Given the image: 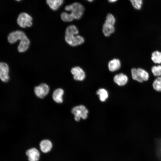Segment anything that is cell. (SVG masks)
<instances>
[{"instance_id": "1", "label": "cell", "mask_w": 161, "mask_h": 161, "mask_svg": "<svg viewBox=\"0 0 161 161\" xmlns=\"http://www.w3.org/2000/svg\"><path fill=\"white\" fill-rule=\"evenodd\" d=\"M7 39L8 42L11 44L14 43L18 40H20L18 47L19 52H25L29 47L30 41L25 33L21 31L17 30L10 33Z\"/></svg>"}, {"instance_id": "2", "label": "cell", "mask_w": 161, "mask_h": 161, "mask_svg": "<svg viewBox=\"0 0 161 161\" xmlns=\"http://www.w3.org/2000/svg\"><path fill=\"white\" fill-rule=\"evenodd\" d=\"M66 11H70L74 19H79L83 16L84 8L83 6L78 2H74L66 5L65 7Z\"/></svg>"}, {"instance_id": "3", "label": "cell", "mask_w": 161, "mask_h": 161, "mask_svg": "<svg viewBox=\"0 0 161 161\" xmlns=\"http://www.w3.org/2000/svg\"><path fill=\"white\" fill-rule=\"evenodd\" d=\"M71 112L75 116V120L77 121H79L80 118L83 119L87 118L88 111L84 106L80 105L72 108Z\"/></svg>"}, {"instance_id": "4", "label": "cell", "mask_w": 161, "mask_h": 161, "mask_svg": "<svg viewBox=\"0 0 161 161\" xmlns=\"http://www.w3.org/2000/svg\"><path fill=\"white\" fill-rule=\"evenodd\" d=\"M32 17L26 13H20L17 19V23L21 27H30L32 25Z\"/></svg>"}, {"instance_id": "5", "label": "cell", "mask_w": 161, "mask_h": 161, "mask_svg": "<svg viewBox=\"0 0 161 161\" xmlns=\"http://www.w3.org/2000/svg\"><path fill=\"white\" fill-rule=\"evenodd\" d=\"M65 39L67 44L71 46L75 47L82 44L84 42L83 38L79 35H66Z\"/></svg>"}, {"instance_id": "6", "label": "cell", "mask_w": 161, "mask_h": 161, "mask_svg": "<svg viewBox=\"0 0 161 161\" xmlns=\"http://www.w3.org/2000/svg\"><path fill=\"white\" fill-rule=\"evenodd\" d=\"M49 90V86L45 83H42L34 88L35 95L40 98H43L48 93Z\"/></svg>"}, {"instance_id": "7", "label": "cell", "mask_w": 161, "mask_h": 161, "mask_svg": "<svg viewBox=\"0 0 161 161\" xmlns=\"http://www.w3.org/2000/svg\"><path fill=\"white\" fill-rule=\"evenodd\" d=\"M9 68L5 63L1 62L0 64V78L3 82H6L9 80Z\"/></svg>"}, {"instance_id": "8", "label": "cell", "mask_w": 161, "mask_h": 161, "mask_svg": "<svg viewBox=\"0 0 161 161\" xmlns=\"http://www.w3.org/2000/svg\"><path fill=\"white\" fill-rule=\"evenodd\" d=\"M73 75L74 79L77 80L82 81L85 77V74L83 69L80 67L76 66L72 68L71 70Z\"/></svg>"}, {"instance_id": "9", "label": "cell", "mask_w": 161, "mask_h": 161, "mask_svg": "<svg viewBox=\"0 0 161 161\" xmlns=\"http://www.w3.org/2000/svg\"><path fill=\"white\" fill-rule=\"evenodd\" d=\"M114 82L120 86L126 85L129 81L128 76L124 73L121 72L117 74L113 78Z\"/></svg>"}, {"instance_id": "10", "label": "cell", "mask_w": 161, "mask_h": 161, "mask_svg": "<svg viewBox=\"0 0 161 161\" xmlns=\"http://www.w3.org/2000/svg\"><path fill=\"white\" fill-rule=\"evenodd\" d=\"M26 154L28 157L29 161H38L40 157V153L38 150L35 148H32L28 150Z\"/></svg>"}, {"instance_id": "11", "label": "cell", "mask_w": 161, "mask_h": 161, "mask_svg": "<svg viewBox=\"0 0 161 161\" xmlns=\"http://www.w3.org/2000/svg\"><path fill=\"white\" fill-rule=\"evenodd\" d=\"M121 66V62L118 58H114L110 61L108 64L109 70L111 72H114L120 70Z\"/></svg>"}, {"instance_id": "12", "label": "cell", "mask_w": 161, "mask_h": 161, "mask_svg": "<svg viewBox=\"0 0 161 161\" xmlns=\"http://www.w3.org/2000/svg\"><path fill=\"white\" fill-rule=\"evenodd\" d=\"M64 90L61 88H58L53 92L52 97L53 100L58 103H61L63 102V95L64 94Z\"/></svg>"}, {"instance_id": "13", "label": "cell", "mask_w": 161, "mask_h": 161, "mask_svg": "<svg viewBox=\"0 0 161 161\" xmlns=\"http://www.w3.org/2000/svg\"><path fill=\"white\" fill-rule=\"evenodd\" d=\"M115 29L114 25L105 22L103 26L102 31L104 35L106 37L109 36L114 33Z\"/></svg>"}, {"instance_id": "14", "label": "cell", "mask_w": 161, "mask_h": 161, "mask_svg": "<svg viewBox=\"0 0 161 161\" xmlns=\"http://www.w3.org/2000/svg\"><path fill=\"white\" fill-rule=\"evenodd\" d=\"M40 147L42 152L46 153L50 151L52 147V144L49 140H44L41 142Z\"/></svg>"}, {"instance_id": "15", "label": "cell", "mask_w": 161, "mask_h": 161, "mask_svg": "<svg viewBox=\"0 0 161 161\" xmlns=\"http://www.w3.org/2000/svg\"><path fill=\"white\" fill-rule=\"evenodd\" d=\"M151 59L156 64H161V52L155 51L151 54Z\"/></svg>"}, {"instance_id": "16", "label": "cell", "mask_w": 161, "mask_h": 161, "mask_svg": "<svg viewBox=\"0 0 161 161\" xmlns=\"http://www.w3.org/2000/svg\"><path fill=\"white\" fill-rule=\"evenodd\" d=\"M131 77L132 79L139 83H142L143 81L141 78L137 69L133 68L131 70Z\"/></svg>"}, {"instance_id": "17", "label": "cell", "mask_w": 161, "mask_h": 161, "mask_svg": "<svg viewBox=\"0 0 161 161\" xmlns=\"http://www.w3.org/2000/svg\"><path fill=\"white\" fill-rule=\"evenodd\" d=\"M96 94L99 95L100 100L102 102L105 101L108 97L107 91L103 88L99 89L97 91Z\"/></svg>"}, {"instance_id": "18", "label": "cell", "mask_w": 161, "mask_h": 161, "mask_svg": "<svg viewBox=\"0 0 161 161\" xmlns=\"http://www.w3.org/2000/svg\"><path fill=\"white\" fill-rule=\"evenodd\" d=\"M47 4L52 10H57L61 5L58 0H46Z\"/></svg>"}, {"instance_id": "19", "label": "cell", "mask_w": 161, "mask_h": 161, "mask_svg": "<svg viewBox=\"0 0 161 161\" xmlns=\"http://www.w3.org/2000/svg\"><path fill=\"white\" fill-rule=\"evenodd\" d=\"M79 31L77 27L74 25H70L68 27L65 31L66 35H78Z\"/></svg>"}, {"instance_id": "20", "label": "cell", "mask_w": 161, "mask_h": 161, "mask_svg": "<svg viewBox=\"0 0 161 161\" xmlns=\"http://www.w3.org/2000/svg\"><path fill=\"white\" fill-rule=\"evenodd\" d=\"M152 86L155 91L161 92V76L156 78L152 83Z\"/></svg>"}, {"instance_id": "21", "label": "cell", "mask_w": 161, "mask_h": 161, "mask_svg": "<svg viewBox=\"0 0 161 161\" xmlns=\"http://www.w3.org/2000/svg\"><path fill=\"white\" fill-rule=\"evenodd\" d=\"M138 72L143 82L148 80L149 78V74L145 69L140 68L137 69Z\"/></svg>"}, {"instance_id": "22", "label": "cell", "mask_w": 161, "mask_h": 161, "mask_svg": "<svg viewBox=\"0 0 161 161\" xmlns=\"http://www.w3.org/2000/svg\"><path fill=\"white\" fill-rule=\"evenodd\" d=\"M151 71L155 77L161 76V64H156L153 66L151 68Z\"/></svg>"}, {"instance_id": "23", "label": "cell", "mask_w": 161, "mask_h": 161, "mask_svg": "<svg viewBox=\"0 0 161 161\" xmlns=\"http://www.w3.org/2000/svg\"><path fill=\"white\" fill-rule=\"evenodd\" d=\"M61 17L62 20L64 22H71L74 19L70 13L69 14L65 12H63L61 13Z\"/></svg>"}, {"instance_id": "24", "label": "cell", "mask_w": 161, "mask_h": 161, "mask_svg": "<svg viewBox=\"0 0 161 161\" xmlns=\"http://www.w3.org/2000/svg\"><path fill=\"white\" fill-rule=\"evenodd\" d=\"M156 154L158 158L161 161V138L156 141Z\"/></svg>"}, {"instance_id": "25", "label": "cell", "mask_w": 161, "mask_h": 161, "mask_svg": "<svg viewBox=\"0 0 161 161\" xmlns=\"http://www.w3.org/2000/svg\"><path fill=\"white\" fill-rule=\"evenodd\" d=\"M134 7L136 9H140L143 3V0H129Z\"/></svg>"}, {"instance_id": "26", "label": "cell", "mask_w": 161, "mask_h": 161, "mask_svg": "<svg viewBox=\"0 0 161 161\" xmlns=\"http://www.w3.org/2000/svg\"><path fill=\"white\" fill-rule=\"evenodd\" d=\"M116 19L114 16L111 13L108 14L106 16L105 22L114 25Z\"/></svg>"}, {"instance_id": "27", "label": "cell", "mask_w": 161, "mask_h": 161, "mask_svg": "<svg viewBox=\"0 0 161 161\" xmlns=\"http://www.w3.org/2000/svg\"><path fill=\"white\" fill-rule=\"evenodd\" d=\"M60 5L61 6L63 4L64 0H58Z\"/></svg>"}, {"instance_id": "28", "label": "cell", "mask_w": 161, "mask_h": 161, "mask_svg": "<svg viewBox=\"0 0 161 161\" xmlns=\"http://www.w3.org/2000/svg\"><path fill=\"white\" fill-rule=\"evenodd\" d=\"M108 1L111 3H114L117 0H108Z\"/></svg>"}, {"instance_id": "29", "label": "cell", "mask_w": 161, "mask_h": 161, "mask_svg": "<svg viewBox=\"0 0 161 161\" xmlns=\"http://www.w3.org/2000/svg\"><path fill=\"white\" fill-rule=\"evenodd\" d=\"M86 0L89 2H91L93 1L94 0Z\"/></svg>"}, {"instance_id": "30", "label": "cell", "mask_w": 161, "mask_h": 161, "mask_svg": "<svg viewBox=\"0 0 161 161\" xmlns=\"http://www.w3.org/2000/svg\"><path fill=\"white\" fill-rule=\"evenodd\" d=\"M16 1H21V0H15Z\"/></svg>"}]
</instances>
